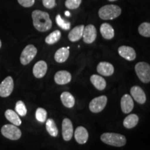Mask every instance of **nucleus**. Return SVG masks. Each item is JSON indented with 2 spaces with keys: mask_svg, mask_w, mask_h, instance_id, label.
<instances>
[{
  "mask_svg": "<svg viewBox=\"0 0 150 150\" xmlns=\"http://www.w3.org/2000/svg\"><path fill=\"white\" fill-rule=\"evenodd\" d=\"M1 47V40H0V48Z\"/></svg>",
  "mask_w": 150,
  "mask_h": 150,
  "instance_id": "34",
  "label": "nucleus"
},
{
  "mask_svg": "<svg viewBox=\"0 0 150 150\" xmlns=\"http://www.w3.org/2000/svg\"><path fill=\"white\" fill-rule=\"evenodd\" d=\"M14 88L13 79L11 76H7L0 83V97H7L10 96Z\"/></svg>",
  "mask_w": 150,
  "mask_h": 150,
  "instance_id": "8",
  "label": "nucleus"
},
{
  "mask_svg": "<svg viewBox=\"0 0 150 150\" xmlns=\"http://www.w3.org/2000/svg\"><path fill=\"white\" fill-rule=\"evenodd\" d=\"M74 138L79 144H85L88 139V132L87 129L83 127H78L75 129Z\"/></svg>",
  "mask_w": 150,
  "mask_h": 150,
  "instance_id": "17",
  "label": "nucleus"
},
{
  "mask_svg": "<svg viewBox=\"0 0 150 150\" xmlns=\"http://www.w3.org/2000/svg\"><path fill=\"white\" fill-rule=\"evenodd\" d=\"M135 71L142 83H148L150 81V65L146 62H139L135 66Z\"/></svg>",
  "mask_w": 150,
  "mask_h": 150,
  "instance_id": "4",
  "label": "nucleus"
},
{
  "mask_svg": "<svg viewBox=\"0 0 150 150\" xmlns=\"http://www.w3.org/2000/svg\"><path fill=\"white\" fill-rule=\"evenodd\" d=\"M101 140L108 145L114 147H122L127 143L125 136L116 133H104L101 136Z\"/></svg>",
  "mask_w": 150,
  "mask_h": 150,
  "instance_id": "3",
  "label": "nucleus"
},
{
  "mask_svg": "<svg viewBox=\"0 0 150 150\" xmlns=\"http://www.w3.org/2000/svg\"><path fill=\"white\" fill-rule=\"evenodd\" d=\"M108 1H117V0H108Z\"/></svg>",
  "mask_w": 150,
  "mask_h": 150,
  "instance_id": "35",
  "label": "nucleus"
},
{
  "mask_svg": "<svg viewBox=\"0 0 150 150\" xmlns=\"http://www.w3.org/2000/svg\"><path fill=\"white\" fill-rule=\"evenodd\" d=\"M61 33L59 30H56L48 35L45 38V42L48 45L55 44L61 39Z\"/></svg>",
  "mask_w": 150,
  "mask_h": 150,
  "instance_id": "26",
  "label": "nucleus"
},
{
  "mask_svg": "<svg viewBox=\"0 0 150 150\" xmlns=\"http://www.w3.org/2000/svg\"><path fill=\"white\" fill-rule=\"evenodd\" d=\"M61 100L65 107L71 108L74 106L75 99L72 94L69 92H63L61 95Z\"/></svg>",
  "mask_w": 150,
  "mask_h": 150,
  "instance_id": "22",
  "label": "nucleus"
},
{
  "mask_svg": "<svg viewBox=\"0 0 150 150\" xmlns=\"http://www.w3.org/2000/svg\"><path fill=\"white\" fill-rule=\"evenodd\" d=\"M1 133L5 138L11 140H19L22 136V131L14 125H5L1 127Z\"/></svg>",
  "mask_w": 150,
  "mask_h": 150,
  "instance_id": "5",
  "label": "nucleus"
},
{
  "mask_svg": "<svg viewBox=\"0 0 150 150\" xmlns=\"http://www.w3.org/2000/svg\"><path fill=\"white\" fill-rule=\"evenodd\" d=\"M121 109L124 113H129L132 111L134 107V102L132 97L128 94L124 95L121 99L120 102Z\"/></svg>",
  "mask_w": 150,
  "mask_h": 150,
  "instance_id": "13",
  "label": "nucleus"
},
{
  "mask_svg": "<svg viewBox=\"0 0 150 150\" xmlns=\"http://www.w3.org/2000/svg\"><path fill=\"white\" fill-rule=\"evenodd\" d=\"M100 33L102 37L106 40H111L115 35L114 29L108 23H104L100 27Z\"/></svg>",
  "mask_w": 150,
  "mask_h": 150,
  "instance_id": "19",
  "label": "nucleus"
},
{
  "mask_svg": "<svg viewBox=\"0 0 150 150\" xmlns=\"http://www.w3.org/2000/svg\"><path fill=\"white\" fill-rule=\"evenodd\" d=\"M47 112L42 108H38L35 111V118L40 122H45L47 120Z\"/></svg>",
  "mask_w": 150,
  "mask_h": 150,
  "instance_id": "30",
  "label": "nucleus"
},
{
  "mask_svg": "<svg viewBox=\"0 0 150 150\" xmlns=\"http://www.w3.org/2000/svg\"><path fill=\"white\" fill-rule=\"evenodd\" d=\"M65 14H66V15H67V16H69V15H70V14H69V13H67V12H66V13H65Z\"/></svg>",
  "mask_w": 150,
  "mask_h": 150,
  "instance_id": "36",
  "label": "nucleus"
},
{
  "mask_svg": "<svg viewBox=\"0 0 150 150\" xmlns=\"http://www.w3.org/2000/svg\"><path fill=\"white\" fill-rule=\"evenodd\" d=\"M72 79V75L66 70H60L56 73L54 81L58 85H65L69 83Z\"/></svg>",
  "mask_w": 150,
  "mask_h": 150,
  "instance_id": "14",
  "label": "nucleus"
},
{
  "mask_svg": "<svg viewBox=\"0 0 150 150\" xmlns=\"http://www.w3.org/2000/svg\"><path fill=\"white\" fill-rule=\"evenodd\" d=\"M73 134L74 130L72 122L68 118H64L62 122V136L63 140L65 141H70L72 139Z\"/></svg>",
  "mask_w": 150,
  "mask_h": 150,
  "instance_id": "9",
  "label": "nucleus"
},
{
  "mask_svg": "<svg viewBox=\"0 0 150 150\" xmlns=\"http://www.w3.org/2000/svg\"><path fill=\"white\" fill-rule=\"evenodd\" d=\"M47 71V64L44 61H38L33 68V75L37 79H41L45 76Z\"/></svg>",
  "mask_w": 150,
  "mask_h": 150,
  "instance_id": "15",
  "label": "nucleus"
},
{
  "mask_svg": "<svg viewBox=\"0 0 150 150\" xmlns=\"http://www.w3.org/2000/svg\"><path fill=\"white\" fill-rule=\"evenodd\" d=\"M5 117L13 125H16V126H20V125H21V120H20V117H19L18 114L16 112H15L14 110L11 109H8L6 110Z\"/></svg>",
  "mask_w": 150,
  "mask_h": 150,
  "instance_id": "23",
  "label": "nucleus"
},
{
  "mask_svg": "<svg viewBox=\"0 0 150 150\" xmlns=\"http://www.w3.org/2000/svg\"><path fill=\"white\" fill-rule=\"evenodd\" d=\"M122 10L117 5H105L99 10V18L104 20H110L117 18L120 16Z\"/></svg>",
  "mask_w": 150,
  "mask_h": 150,
  "instance_id": "2",
  "label": "nucleus"
},
{
  "mask_svg": "<svg viewBox=\"0 0 150 150\" xmlns=\"http://www.w3.org/2000/svg\"><path fill=\"white\" fill-rule=\"evenodd\" d=\"M84 27H85V26L81 24V25L76 26V27L73 28L68 34L69 40L71 42H76V41L79 40L83 35Z\"/></svg>",
  "mask_w": 150,
  "mask_h": 150,
  "instance_id": "18",
  "label": "nucleus"
},
{
  "mask_svg": "<svg viewBox=\"0 0 150 150\" xmlns=\"http://www.w3.org/2000/svg\"><path fill=\"white\" fill-rule=\"evenodd\" d=\"M46 129L49 134L52 137H56L59 134L57 126L53 119L51 118L47 119V120L46 121Z\"/></svg>",
  "mask_w": 150,
  "mask_h": 150,
  "instance_id": "25",
  "label": "nucleus"
},
{
  "mask_svg": "<svg viewBox=\"0 0 150 150\" xmlns=\"http://www.w3.org/2000/svg\"><path fill=\"white\" fill-rule=\"evenodd\" d=\"M97 71L101 75L109 76L114 73V67L108 62H100L97 66Z\"/></svg>",
  "mask_w": 150,
  "mask_h": 150,
  "instance_id": "16",
  "label": "nucleus"
},
{
  "mask_svg": "<svg viewBox=\"0 0 150 150\" xmlns=\"http://www.w3.org/2000/svg\"><path fill=\"white\" fill-rule=\"evenodd\" d=\"M15 108H16V112L19 115L24 117V116L27 115V107H26L25 104H24V103L22 101H18V102H17Z\"/></svg>",
  "mask_w": 150,
  "mask_h": 150,
  "instance_id": "29",
  "label": "nucleus"
},
{
  "mask_svg": "<svg viewBox=\"0 0 150 150\" xmlns=\"http://www.w3.org/2000/svg\"><path fill=\"white\" fill-rule=\"evenodd\" d=\"M82 38L83 42L86 44L93 43L97 38V30L95 26L93 24H88L84 27Z\"/></svg>",
  "mask_w": 150,
  "mask_h": 150,
  "instance_id": "10",
  "label": "nucleus"
},
{
  "mask_svg": "<svg viewBox=\"0 0 150 150\" xmlns=\"http://www.w3.org/2000/svg\"><path fill=\"white\" fill-rule=\"evenodd\" d=\"M130 93L131 97L134 99V100L136 102H138L140 104H145L146 99H147V98H146V95L143 90L140 86H133L130 90Z\"/></svg>",
  "mask_w": 150,
  "mask_h": 150,
  "instance_id": "11",
  "label": "nucleus"
},
{
  "mask_svg": "<svg viewBox=\"0 0 150 150\" xmlns=\"http://www.w3.org/2000/svg\"><path fill=\"white\" fill-rule=\"evenodd\" d=\"M56 22L57 25L59 26L60 28H61L63 30H69L70 29L71 24L70 22L67 20L63 19L60 15H57L56 17Z\"/></svg>",
  "mask_w": 150,
  "mask_h": 150,
  "instance_id": "27",
  "label": "nucleus"
},
{
  "mask_svg": "<svg viewBox=\"0 0 150 150\" xmlns=\"http://www.w3.org/2000/svg\"><path fill=\"white\" fill-rule=\"evenodd\" d=\"M42 4L45 8L52 9L56 6V0H42Z\"/></svg>",
  "mask_w": 150,
  "mask_h": 150,
  "instance_id": "33",
  "label": "nucleus"
},
{
  "mask_svg": "<svg viewBox=\"0 0 150 150\" xmlns=\"http://www.w3.org/2000/svg\"><path fill=\"white\" fill-rule=\"evenodd\" d=\"M81 4V0H66L65 5L67 8L70 10H74L78 8Z\"/></svg>",
  "mask_w": 150,
  "mask_h": 150,
  "instance_id": "31",
  "label": "nucleus"
},
{
  "mask_svg": "<svg viewBox=\"0 0 150 150\" xmlns=\"http://www.w3.org/2000/svg\"><path fill=\"white\" fill-rule=\"evenodd\" d=\"M107 97L105 95H102L97 97H95L92 99L89 104V109L92 112L97 113L100 112L104 109L105 106L107 104Z\"/></svg>",
  "mask_w": 150,
  "mask_h": 150,
  "instance_id": "7",
  "label": "nucleus"
},
{
  "mask_svg": "<svg viewBox=\"0 0 150 150\" xmlns=\"http://www.w3.org/2000/svg\"><path fill=\"white\" fill-rule=\"evenodd\" d=\"M33 24L35 29L40 32H45L51 29L52 22L47 12L35 10L32 13Z\"/></svg>",
  "mask_w": 150,
  "mask_h": 150,
  "instance_id": "1",
  "label": "nucleus"
},
{
  "mask_svg": "<svg viewBox=\"0 0 150 150\" xmlns=\"http://www.w3.org/2000/svg\"><path fill=\"white\" fill-rule=\"evenodd\" d=\"M37 49L33 45H28L25 47L20 56V62L23 65L31 63L37 54Z\"/></svg>",
  "mask_w": 150,
  "mask_h": 150,
  "instance_id": "6",
  "label": "nucleus"
},
{
  "mask_svg": "<svg viewBox=\"0 0 150 150\" xmlns=\"http://www.w3.org/2000/svg\"><path fill=\"white\" fill-rule=\"evenodd\" d=\"M139 117L136 114H130L123 121V125L125 128L130 129L134 128L138 125Z\"/></svg>",
  "mask_w": 150,
  "mask_h": 150,
  "instance_id": "24",
  "label": "nucleus"
},
{
  "mask_svg": "<svg viewBox=\"0 0 150 150\" xmlns=\"http://www.w3.org/2000/svg\"><path fill=\"white\" fill-rule=\"evenodd\" d=\"M70 56L69 47H61L54 54V59L57 63H64Z\"/></svg>",
  "mask_w": 150,
  "mask_h": 150,
  "instance_id": "20",
  "label": "nucleus"
},
{
  "mask_svg": "<svg viewBox=\"0 0 150 150\" xmlns=\"http://www.w3.org/2000/svg\"><path fill=\"white\" fill-rule=\"evenodd\" d=\"M18 1L22 6L25 8L31 7L35 3V0H18Z\"/></svg>",
  "mask_w": 150,
  "mask_h": 150,
  "instance_id": "32",
  "label": "nucleus"
},
{
  "mask_svg": "<svg viewBox=\"0 0 150 150\" xmlns=\"http://www.w3.org/2000/svg\"><path fill=\"white\" fill-rule=\"evenodd\" d=\"M118 54L121 57L129 61H132L136 59V53L134 49L129 46H121L118 48Z\"/></svg>",
  "mask_w": 150,
  "mask_h": 150,
  "instance_id": "12",
  "label": "nucleus"
},
{
  "mask_svg": "<svg viewBox=\"0 0 150 150\" xmlns=\"http://www.w3.org/2000/svg\"><path fill=\"white\" fill-rule=\"evenodd\" d=\"M138 32L142 36L150 37V24L149 22H143L138 27Z\"/></svg>",
  "mask_w": 150,
  "mask_h": 150,
  "instance_id": "28",
  "label": "nucleus"
},
{
  "mask_svg": "<svg viewBox=\"0 0 150 150\" xmlns=\"http://www.w3.org/2000/svg\"><path fill=\"white\" fill-rule=\"evenodd\" d=\"M91 82L98 91H103L106 87V81L102 76L97 74H93L91 76Z\"/></svg>",
  "mask_w": 150,
  "mask_h": 150,
  "instance_id": "21",
  "label": "nucleus"
}]
</instances>
